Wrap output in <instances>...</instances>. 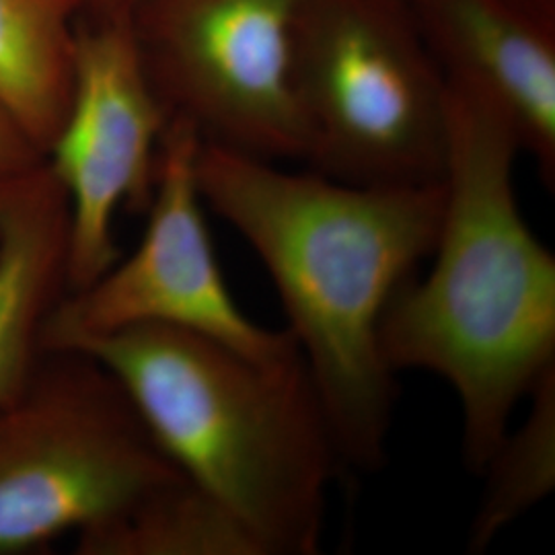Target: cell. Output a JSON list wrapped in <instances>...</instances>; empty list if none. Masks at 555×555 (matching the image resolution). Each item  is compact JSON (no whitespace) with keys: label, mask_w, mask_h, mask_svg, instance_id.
<instances>
[{"label":"cell","mask_w":555,"mask_h":555,"mask_svg":"<svg viewBox=\"0 0 555 555\" xmlns=\"http://www.w3.org/2000/svg\"><path fill=\"white\" fill-rule=\"evenodd\" d=\"M40 149L0 103V188L43 165Z\"/></svg>","instance_id":"cell-14"},{"label":"cell","mask_w":555,"mask_h":555,"mask_svg":"<svg viewBox=\"0 0 555 555\" xmlns=\"http://www.w3.org/2000/svg\"><path fill=\"white\" fill-rule=\"evenodd\" d=\"M75 554L263 555V550L220 500L179 477L118 520L77 537Z\"/></svg>","instance_id":"cell-12"},{"label":"cell","mask_w":555,"mask_h":555,"mask_svg":"<svg viewBox=\"0 0 555 555\" xmlns=\"http://www.w3.org/2000/svg\"><path fill=\"white\" fill-rule=\"evenodd\" d=\"M179 477L100 360L46 352L0 403V555L93 533Z\"/></svg>","instance_id":"cell-5"},{"label":"cell","mask_w":555,"mask_h":555,"mask_svg":"<svg viewBox=\"0 0 555 555\" xmlns=\"http://www.w3.org/2000/svg\"><path fill=\"white\" fill-rule=\"evenodd\" d=\"M295 75L309 169L358 185L442 179L447 80L410 0H300Z\"/></svg>","instance_id":"cell-4"},{"label":"cell","mask_w":555,"mask_h":555,"mask_svg":"<svg viewBox=\"0 0 555 555\" xmlns=\"http://www.w3.org/2000/svg\"><path fill=\"white\" fill-rule=\"evenodd\" d=\"M199 144L190 121L169 118L137 249L59 298L43 327V352H75L101 337L159 325L210 337L263 362L298 354L286 327L256 323L227 286L199 194Z\"/></svg>","instance_id":"cell-6"},{"label":"cell","mask_w":555,"mask_h":555,"mask_svg":"<svg viewBox=\"0 0 555 555\" xmlns=\"http://www.w3.org/2000/svg\"><path fill=\"white\" fill-rule=\"evenodd\" d=\"M527 397L529 414L515 430H506L479 474L486 486L467 537L472 554H483L500 533L554 492L555 366Z\"/></svg>","instance_id":"cell-13"},{"label":"cell","mask_w":555,"mask_h":555,"mask_svg":"<svg viewBox=\"0 0 555 555\" xmlns=\"http://www.w3.org/2000/svg\"><path fill=\"white\" fill-rule=\"evenodd\" d=\"M522 155L494 107L447 82L442 219L430 270L387 307L393 373L442 378L461 410L465 467L481 474L518 403L555 366V258L516 198Z\"/></svg>","instance_id":"cell-2"},{"label":"cell","mask_w":555,"mask_h":555,"mask_svg":"<svg viewBox=\"0 0 555 555\" xmlns=\"http://www.w3.org/2000/svg\"><path fill=\"white\" fill-rule=\"evenodd\" d=\"M300 0H149L132 17L169 118L202 142L263 160H307L295 75Z\"/></svg>","instance_id":"cell-7"},{"label":"cell","mask_w":555,"mask_h":555,"mask_svg":"<svg viewBox=\"0 0 555 555\" xmlns=\"http://www.w3.org/2000/svg\"><path fill=\"white\" fill-rule=\"evenodd\" d=\"M85 20H126L139 13L149 0H79Z\"/></svg>","instance_id":"cell-15"},{"label":"cell","mask_w":555,"mask_h":555,"mask_svg":"<svg viewBox=\"0 0 555 555\" xmlns=\"http://www.w3.org/2000/svg\"><path fill=\"white\" fill-rule=\"evenodd\" d=\"M118 378L181 476L220 500L263 555H315L344 459L300 357L263 362L146 325L80 350Z\"/></svg>","instance_id":"cell-3"},{"label":"cell","mask_w":555,"mask_h":555,"mask_svg":"<svg viewBox=\"0 0 555 555\" xmlns=\"http://www.w3.org/2000/svg\"><path fill=\"white\" fill-rule=\"evenodd\" d=\"M68 199L40 165L0 188V403L34 375L41 337L68 291Z\"/></svg>","instance_id":"cell-10"},{"label":"cell","mask_w":555,"mask_h":555,"mask_svg":"<svg viewBox=\"0 0 555 555\" xmlns=\"http://www.w3.org/2000/svg\"><path fill=\"white\" fill-rule=\"evenodd\" d=\"M167 121L132 21L79 17L70 100L46 153L68 199V291L119 258V210L146 212Z\"/></svg>","instance_id":"cell-8"},{"label":"cell","mask_w":555,"mask_h":555,"mask_svg":"<svg viewBox=\"0 0 555 555\" xmlns=\"http://www.w3.org/2000/svg\"><path fill=\"white\" fill-rule=\"evenodd\" d=\"M199 194L256 251L332 424L344 465L377 472L396 412L380 327L437 243L442 181L358 185L202 142Z\"/></svg>","instance_id":"cell-1"},{"label":"cell","mask_w":555,"mask_h":555,"mask_svg":"<svg viewBox=\"0 0 555 555\" xmlns=\"http://www.w3.org/2000/svg\"><path fill=\"white\" fill-rule=\"evenodd\" d=\"M511 2H515L537 20L555 23V0H511Z\"/></svg>","instance_id":"cell-16"},{"label":"cell","mask_w":555,"mask_h":555,"mask_svg":"<svg viewBox=\"0 0 555 555\" xmlns=\"http://www.w3.org/2000/svg\"><path fill=\"white\" fill-rule=\"evenodd\" d=\"M79 0H0V103L43 159L66 116Z\"/></svg>","instance_id":"cell-11"},{"label":"cell","mask_w":555,"mask_h":555,"mask_svg":"<svg viewBox=\"0 0 555 555\" xmlns=\"http://www.w3.org/2000/svg\"><path fill=\"white\" fill-rule=\"evenodd\" d=\"M444 80L494 107L555 183V23L511 0H410Z\"/></svg>","instance_id":"cell-9"}]
</instances>
